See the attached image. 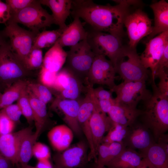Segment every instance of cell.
Segmentation results:
<instances>
[{"label": "cell", "instance_id": "cell-1", "mask_svg": "<svg viewBox=\"0 0 168 168\" xmlns=\"http://www.w3.org/2000/svg\"><path fill=\"white\" fill-rule=\"evenodd\" d=\"M130 7L118 4L103 5L91 0H72L71 14L91 26L92 29L122 38L124 35V20Z\"/></svg>", "mask_w": 168, "mask_h": 168}, {"label": "cell", "instance_id": "cell-2", "mask_svg": "<svg viewBox=\"0 0 168 168\" xmlns=\"http://www.w3.org/2000/svg\"><path fill=\"white\" fill-rule=\"evenodd\" d=\"M151 97L144 101V109L140 116L142 123L150 130L156 142L168 130V96L158 91L155 80L151 81Z\"/></svg>", "mask_w": 168, "mask_h": 168}, {"label": "cell", "instance_id": "cell-3", "mask_svg": "<svg viewBox=\"0 0 168 168\" xmlns=\"http://www.w3.org/2000/svg\"><path fill=\"white\" fill-rule=\"evenodd\" d=\"M30 72L6 41L0 48V91L4 92L14 83L24 79Z\"/></svg>", "mask_w": 168, "mask_h": 168}, {"label": "cell", "instance_id": "cell-4", "mask_svg": "<svg viewBox=\"0 0 168 168\" xmlns=\"http://www.w3.org/2000/svg\"><path fill=\"white\" fill-rule=\"evenodd\" d=\"M116 73L124 81H146L151 73L142 64L136 48L123 45L114 66Z\"/></svg>", "mask_w": 168, "mask_h": 168}, {"label": "cell", "instance_id": "cell-5", "mask_svg": "<svg viewBox=\"0 0 168 168\" xmlns=\"http://www.w3.org/2000/svg\"><path fill=\"white\" fill-rule=\"evenodd\" d=\"M66 53L65 67L86 84L95 55L87 39L71 47Z\"/></svg>", "mask_w": 168, "mask_h": 168}, {"label": "cell", "instance_id": "cell-6", "mask_svg": "<svg viewBox=\"0 0 168 168\" xmlns=\"http://www.w3.org/2000/svg\"><path fill=\"white\" fill-rule=\"evenodd\" d=\"M9 21L22 24L37 34L41 29L54 24L52 15L42 7L39 0H34Z\"/></svg>", "mask_w": 168, "mask_h": 168}, {"label": "cell", "instance_id": "cell-7", "mask_svg": "<svg viewBox=\"0 0 168 168\" xmlns=\"http://www.w3.org/2000/svg\"><path fill=\"white\" fill-rule=\"evenodd\" d=\"M5 24L2 32L6 37L9 39V43L12 51L24 63L38 34L25 29L17 23L10 21Z\"/></svg>", "mask_w": 168, "mask_h": 168}, {"label": "cell", "instance_id": "cell-8", "mask_svg": "<svg viewBox=\"0 0 168 168\" xmlns=\"http://www.w3.org/2000/svg\"><path fill=\"white\" fill-rule=\"evenodd\" d=\"M152 20L141 8L131 11L130 8L124 20L129 38L128 46L136 48L138 42L152 32Z\"/></svg>", "mask_w": 168, "mask_h": 168}, {"label": "cell", "instance_id": "cell-9", "mask_svg": "<svg viewBox=\"0 0 168 168\" xmlns=\"http://www.w3.org/2000/svg\"><path fill=\"white\" fill-rule=\"evenodd\" d=\"M110 91L115 93L116 102L134 108L139 102L146 101L152 95L147 88L146 81L143 80L124 81Z\"/></svg>", "mask_w": 168, "mask_h": 168}, {"label": "cell", "instance_id": "cell-10", "mask_svg": "<svg viewBox=\"0 0 168 168\" xmlns=\"http://www.w3.org/2000/svg\"><path fill=\"white\" fill-rule=\"evenodd\" d=\"M87 32V40L94 53L107 57L114 67L124 45L122 38L92 29Z\"/></svg>", "mask_w": 168, "mask_h": 168}, {"label": "cell", "instance_id": "cell-11", "mask_svg": "<svg viewBox=\"0 0 168 168\" xmlns=\"http://www.w3.org/2000/svg\"><path fill=\"white\" fill-rule=\"evenodd\" d=\"M95 54L88 73L86 84H99L107 86L111 90L116 85V72L112 63L103 54Z\"/></svg>", "mask_w": 168, "mask_h": 168}, {"label": "cell", "instance_id": "cell-12", "mask_svg": "<svg viewBox=\"0 0 168 168\" xmlns=\"http://www.w3.org/2000/svg\"><path fill=\"white\" fill-rule=\"evenodd\" d=\"M88 144L81 141L53 156L55 165L61 168H82L88 162Z\"/></svg>", "mask_w": 168, "mask_h": 168}, {"label": "cell", "instance_id": "cell-13", "mask_svg": "<svg viewBox=\"0 0 168 168\" xmlns=\"http://www.w3.org/2000/svg\"><path fill=\"white\" fill-rule=\"evenodd\" d=\"M168 44V31L162 33L149 40L146 48L140 56L141 61L147 69L151 71V80L155 79L158 64L166 45Z\"/></svg>", "mask_w": 168, "mask_h": 168}, {"label": "cell", "instance_id": "cell-14", "mask_svg": "<svg viewBox=\"0 0 168 168\" xmlns=\"http://www.w3.org/2000/svg\"><path fill=\"white\" fill-rule=\"evenodd\" d=\"M123 142L126 147L138 149L142 153L155 142L149 128L143 123L137 122L136 120L128 127Z\"/></svg>", "mask_w": 168, "mask_h": 168}, {"label": "cell", "instance_id": "cell-15", "mask_svg": "<svg viewBox=\"0 0 168 168\" xmlns=\"http://www.w3.org/2000/svg\"><path fill=\"white\" fill-rule=\"evenodd\" d=\"M28 127L14 133L0 134V152L14 165L18 162V154L24 138L32 131Z\"/></svg>", "mask_w": 168, "mask_h": 168}, {"label": "cell", "instance_id": "cell-16", "mask_svg": "<svg viewBox=\"0 0 168 168\" xmlns=\"http://www.w3.org/2000/svg\"><path fill=\"white\" fill-rule=\"evenodd\" d=\"M81 101L79 100L63 99L56 96L51 105V107L57 108L63 113L67 126L78 136L82 133L78 119Z\"/></svg>", "mask_w": 168, "mask_h": 168}, {"label": "cell", "instance_id": "cell-17", "mask_svg": "<svg viewBox=\"0 0 168 168\" xmlns=\"http://www.w3.org/2000/svg\"><path fill=\"white\" fill-rule=\"evenodd\" d=\"M113 122L106 114L96 108L90 119V124L93 146L97 155L98 147L101 143L105 133L112 126Z\"/></svg>", "mask_w": 168, "mask_h": 168}, {"label": "cell", "instance_id": "cell-18", "mask_svg": "<svg viewBox=\"0 0 168 168\" xmlns=\"http://www.w3.org/2000/svg\"><path fill=\"white\" fill-rule=\"evenodd\" d=\"M73 21L63 30L57 42L63 48L72 47L87 38L88 32L84 28L80 18L73 17Z\"/></svg>", "mask_w": 168, "mask_h": 168}, {"label": "cell", "instance_id": "cell-19", "mask_svg": "<svg viewBox=\"0 0 168 168\" xmlns=\"http://www.w3.org/2000/svg\"><path fill=\"white\" fill-rule=\"evenodd\" d=\"M141 112L142 110L137 108H133L115 101L107 114L113 122L128 127L136 120Z\"/></svg>", "mask_w": 168, "mask_h": 168}, {"label": "cell", "instance_id": "cell-20", "mask_svg": "<svg viewBox=\"0 0 168 168\" xmlns=\"http://www.w3.org/2000/svg\"><path fill=\"white\" fill-rule=\"evenodd\" d=\"M40 3L48 7L51 10L54 24L64 30L67 27L65 22L71 14L72 0H40Z\"/></svg>", "mask_w": 168, "mask_h": 168}, {"label": "cell", "instance_id": "cell-21", "mask_svg": "<svg viewBox=\"0 0 168 168\" xmlns=\"http://www.w3.org/2000/svg\"><path fill=\"white\" fill-rule=\"evenodd\" d=\"M73 132L67 125L60 124L53 127L48 133V137L53 147L60 152L70 146Z\"/></svg>", "mask_w": 168, "mask_h": 168}, {"label": "cell", "instance_id": "cell-22", "mask_svg": "<svg viewBox=\"0 0 168 168\" xmlns=\"http://www.w3.org/2000/svg\"><path fill=\"white\" fill-rule=\"evenodd\" d=\"M150 7L153 12L154 25L152 31L148 36L149 40L158 34L168 31V3L164 0L152 4Z\"/></svg>", "mask_w": 168, "mask_h": 168}, {"label": "cell", "instance_id": "cell-23", "mask_svg": "<svg viewBox=\"0 0 168 168\" xmlns=\"http://www.w3.org/2000/svg\"><path fill=\"white\" fill-rule=\"evenodd\" d=\"M142 163L143 158L140 153L134 149L125 147L105 166L111 168H137Z\"/></svg>", "mask_w": 168, "mask_h": 168}, {"label": "cell", "instance_id": "cell-24", "mask_svg": "<svg viewBox=\"0 0 168 168\" xmlns=\"http://www.w3.org/2000/svg\"><path fill=\"white\" fill-rule=\"evenodd\" d=\"M67 56L66 52L56 41L45 53L42 66L50 71L58 73L66 62Z\"/></svg>", "mask_w": 168, "mask_h": 168}, {"label": "cell", "instance_id": "cell-25", "mask_svg": "<svg viewBox=\"0 0 168 168\" xmlns=\"http://www.w3.org/2000/svg\"><path fill=\"white\" fill-rule=\"evenodd\" d=\"M27 91L36 128L35 133L38 138L44 130L47 122L48 116L46 104L35 96L27 89Z\"/></svg>", "mask_w": 168, "mask_h": 168}, {"label": "cell", "instance_id": "cell-26", "mask_svg": "<svg viewBox=\"0 0 168 168\" xmlns=\"http://www.w3.org/2000/svg\"><path fill=\"white\" fill-rule=\"evenodd\" d=\"M126 147L123 142H114L108 144L101 143L97 152L96 168L105 166L110 161L117 156Z\"/></svg>", "mask_w": 168, "mask_h": 168}, {"label": "cell", "instance_id": "cell-27", "mask_svg": "<svg viewBox=\"0 0 168 168\" xmlns=\"http://www.w3.org/2000/svg\"><path fill=\"white\" fill-rule=\"evenodd\" d=\"M140 153L143 158L156 168H168V154L156 142Z\"/></svg>", "mask_w": 168, "mask_h": 168}, {"label": "cell", "instance_id": "cell-28", "mask_svg": "<svg viewBox=\"0 0 168 168\" xmlns=\"http://www.w3.org/2000/svg\"><path fill=\"white\" fill-rule=\"evenodd\" d=\"M69 71L68 81L65 87L57 96L63 99L79 100L82 93L86 92L87 86H85V84L81 80Z\"/></svg>", "mask_w": 168, "mask_h": 168}, {"label": "cell", "instance_id": "cell-29", "mask_svg": "<svg viewBox=\"0 0 168 168\" xmlns=\"http://www.w3.org/2000/svg\"><path fill=\"white\" fill-rule=\"evenodd\" d=\"M29 82L25 79L19 80L12 84L2 93L0 99V110L17 100L27 86Z\"/></svg>", "mask_w": 168, "mask_h": 168}, {"label": "cell", "instance_id": "cell-30", "mask_svg": "<svg viewBox=\"0 0 168 168\" xmlns=\"http://www.w3.org/2000/svg\"><path fill=\"white\" fill-rule=\"evenodd\" d=\"M38 137L32 131L28 133L22 139L19 147L18 162L22 167L28 165L33 156L32 149Z\"/></svg>", "mask_w": 168, "mask_h": 168}, {"label": "cell", "instance_id": "cell-31", "mask_svg": "<svg viewBox=\"0 0 168 168\" xmlns=\"http://www.w3.org/2000/svg\"><path fill=\"white\" fill-rule=\"evenodd\" d=\"M63 30L60 29L44 30L36 36L33 46L42 49L53 46L61 36Z\"/></svg>", "mask_w": 168, "mask_h": 168}, {"label": "cell", "instance_id": "cell-32", "mask_svg": "<svg viewBox=\"0 0 168 168\" xmlns=\"http://www.w3.org/2000/svg\"><path fill=\"white\" fill-rule=\"evenodd\" d=\"M128 129V127L113 122L112 126L108 132L107 134L103 137L101 143L109 144L114 142H123Z\"/></svg>", "mask_w": 168, "mask_h": 168}, {"label": "cell", "instance_id": "cell-33", "mask_svg": "<svg viewBox=\"0 0 168 168\" xmlns=\"http://www.w3.org/2000/svg\"><path fill=\"white\" fill-rule=\"evenodd\" d=\"M27 87L35 96L46 105L53 99L52 93L48 88L41 83L29 82Z\"/></svg>", "mask_w": 168, "mask_h": 168}, {"label": "cell", "instance_id": "cell-34", "mask_svg": "<svg viewBox=\"0 0 168 168\" xmlns=\"http://www.w3.org/2000/svg\"><path fill=\"white\" fill-rule=\"evenodd\" d=\"M43 58L42 49L33 46L25 61L24 64L29 71L41 68L43 64Z\"/></svg>", "mask_w": 168, "mask_h": 168}, {"label": "cell", "instance_id": "cell-35", "mask_svg": "<svg viewBox=\"0 0 168 168\" xmlns=\"http://www.w3.org/2000/svg\"><path fill=\"white\" fill-rule=\"evenodd\" d=\"M17 104L21 109L22 115L25 117L27 122L31 124L34 121L33 115L27 87L22 92L17 100Z\"/></svg>", "mask_w": 168, "mask_h": 168}, {"label": "cell", "instance_id": "cell-36", "mask_svg": "<svg viewBox=\"0 0 168 168\" xmlns=\"http://www.w3.org/2000/svg\"><path fill=\"white\" fill-rule=\"evenodd\" d=\"M40 68L39 79L41 83L48 88H53L57 73L50 71L42 66Z\"/></svg>", "mask_w": 168, "mask_h": 168}, {"label": "cell", "instance_id": "cell-37", "mask_svg": "<svg viewBox=\"0 0 168 168\" xmlns=\"http://www.w3.org/2000/svg\"><path fill=\"white\" fill-rule=\"evenodd\" d=\"M32 155L38 160L49 159L50 152L49 147L43 143L36 142L32 149Z\"/></svg>", "mask_w": 168, "mask_h": 168}, {"label": "cell", "instance_id": "cell-38", "mask_svg": "<svg viewBox=\"0 0 168 168\" xmlns=\"http://www.w3.org/2000/svg\"><path fill=\"white\" fill-rule=\"evenodd\" d=\"M34 0H6L9 7L11 17L31 4Z\"/></svg>", "mask_w": 168, "mask_h": 168}, {"label": "cell", "instance_id": "cell-39", "mask_svg": "<svg viewBox=\"0 0 168 168\" xmlns=\"http://www.w3.org/2000/svg\"><path fill=\"white\" fill-rule=\"evenodd\" d=\"M15 123L11 120L2 110H0V134L3 135L12 133Z\"/></svg>", "mask_w": 168, "mask_h": 168}, {"label": "cell", "instance_id": "cell-40", "mask_svg": "<svg viewBox=\"0 0 168 168\" xmlns=\"http://www.w3.org/2000/svg\"><path fill=\"white\" fill-rule=\"evenodd\" d=\"M1 110L15 123L19 122L22 114L21 109L17 103L12 104Z\"/></svg>", "mask_w": 168, "mask_h": 168}, {"label": "cell", "instance_id": "cell-41", "mask_svg": "<svg viewBox=\"0 0 168 168\" xmlns=\"http://www.w3.org/2000/svg\"><path fill=\"white\" fill-rule=\"evenodd\" d=\"M159 79L156 85L159 91L162 94L168 96V70H163L159 72L156 76Z\"/></svg>", "mask_w": 168, "mask_h": 168}, {"label": "cell", "instance_id": "cell-42", "mask_svg": "<svg viewBox=\"0 0 168 168\" xmlns=\"http://www.w3.org/2000/svg\"><path fill=\"white\" fill-rule=\"evenodd\" d=\"M168 44L166 45L162 57L158 64L155 73V78L159 72L163 70H168Z\"/></svg>", "mask_w": 168, "mask_h": 168}, {"label": "cell", "instance_id": "cell-43", "mask_svg": "<svg viewBox=\"0 0 168 168\" xmlns=\"http://www.w3.org/2000/svg\"><path fill=\"white\" fill-rule=\"evenodd\" d=\"M115 102V99L114 98L107 100H98L96 98L97 108L100 111L106 114Z\"/></svg>", "mask_w": 168, "mask_h": 168}, {"label": "cell", "instance_id": "cell-44", "mask_svg": "<svg viewBox=\"0 0 168 168\" xmlns=\"http://www.w3.org/2000/svg\"><path fill=\"white\" fill-rule=\"evenodd\" d=\"M11 17L9 6L6 2L0 0V24H6Z\"/></svg>", "mask_w": 168, "mask_h": 168}, {"label": "cell", "instance_id": "cell-45", "mask_svg": "<svg viewBox=\"0 0 168 168\" xmlns=\"http://www.w3.org/2000/svg\"><path fill=\"white\" fill-rule=\"evenodd\" d=\"M93 92L95 97L98 100L110 99L113 98V92L110 90L105 89L102 86L94 88Z\"/></svg>", "mask_w": 168, "mask_h": 168}, {"label": "cell", "instance_id": "cell-46", "mask_svg": "<svg viewBox=\"0 0 168 168\" xmlns=\"http://www.w3.org/2000/svg\"><path fill=\"white\" fill-rule=\"evenodd\" d=\"M162 147L168 154V135L163 134L161 135L156 142Z\"/></svg>", "mask_w": 168, "mask_h": 168}, {"label": "cell", "instance_id": "cell-47", "mask_svg": "<svg viewBox=\"0 0 168 168\" xmlns=\"http://www.w3.org/2000/svg\"><path fill=\"white\" fill-rule=\"evenodd\" d=\"M13 165L0 152V168H12Z\"/></svg>", "mask_w": 168, "mask_h": 168}, {"label": "cell", "instance_id": "cell-48", "mask_svg": "<svg viewBox=\"0 0 168 168\" xmlns=\"http://www.w3.org/2000/svg\"><path fill=\"white\" fill-rule=\"evenodd\" d=\"M36 168H53L49 159L38 160Z\"/></svg>", "mask_w": 168, "mask_h": 168}, {"label": "cell", "instance_id": "cell-49", "mask_svg": "<svg viewBox=\"0 0 168 168\" xmlns=\"http://www.w3.org/2000/svg\"><path fill=\"white\" fill-rule=\"evenodd\" d=\"M114 2H116L117 4H122L130 7L131 6H137L139 5L141 1L139 0H113Z\"/></svg>", "mask_w": 168, "mask_h": 168}, {"label": "cell", "instance_id": "cell-50", "mask_svg": "<svg viewBox=\"0 0 168 168\" xmlns=\"http://www.w3.org/2000/svg\"><path fill=\"white\" fill-rule=\"evenodd\" d=\"M137 168H156L150 163L146 160L143 158V163L142 164L138 167Z\"/></svg>", "mask_w": 168, "mask_h": 168}, {"label": "cell", "instance_id": "cell-51", "mask_svg": "<svg viewBox=\"0 0 168 168\" xmlns=\"http://www.w3.org/2000/svg\"><path fill=\"white\" fill-rule=\"evenodd\" d=\"M6 37L2 31L0 32V48L2 44L6 41L5 38Z\"/></svg>", "mask_w": 168, "mask_h": 168}, {"label": "cell", "instance_id": "cell-52", "mask_svg": "<svg viewBox=\"0 0 168 168\" xmlns=\"http://www.w3.org/2000/svg\"><path fill=\"white\" fill-rule=\"evenodd\" d=\"M22 168H36L35 167H33L30 165H27L25 166L22 167Z\"/></svg>", "mask_w": 168, "mask_h": 168}, {"label": "cell", "instance_id": "cell-53", "mask_svg": "<svg viewBox=\"0 0 168 168\" xmlns=\"http://www.w3.org/2000/svg\"><path fill=\"white\" fill-rule=\"evenodd\" d=\"M53 168H61L58 167L56 166H55V165H54V166H53Z\"/></svg>", "mask_w": 168, "mask_h": 168}, {"label": "cell", "instance_id": "cell-54", "mask_svg": "<svg viewBox=\"0 0 168 168\" xmlns=\"http://www.w3.org/2000/svg\"><path fill=\"white\" fill-rule=\"evenodd\" d=\"M101 168H110V167H107V166H104V167H103Z\"/></svg>", "mask_w": 168, "mask_h": 168}, {"label": "cell", "instance_id": "cell-55", "mask_svg": "<svg viewBox=\"0 0 168 168\" xmlns=\"http://www.w3.org/2000/svg\"><path fill=\"white\" fill-rule=\"evenodd\" d=\"M2 93H1V92L0 91V98H1V96L2 95Z\"/></svg>", "mask_w": 168, "mask_h": 168}]
</instances>
